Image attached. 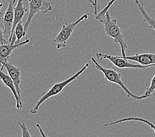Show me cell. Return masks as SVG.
Masks as SVG:
<instances>
[{
    "label": "cell",
    "instance_id": "6da1fadb",
    "mask_svg": "<svg viewBox=\"0 0 155 137\" xmlns=\"http://www.w3.org/2000/svg\"><path fill=\"white\" fill-rule=\"evenodd\" d=\"M88 67H89V64H88V63H87V64L84 65L83 67L79 70V71H77L71 77L68 78V79H65L64 81H61V82L58 83L56 84H54L48 90L42 94L41 98L39 99V100L37 102H36V105L34 106V107L31 109L30 113L32 114L37 113L38 109L40 108V107L41 106V105L44 102H45L49 98L54 97V96H58L60 93H61L62 91L65 89V87L67 86L68 85H69L70 83H71L72 82H73V81L78 79V78L82 75Z\"/></svg>",
    "mask_w": 155,
    "mask_h": 137
},
{
    "label": "cell",
    "instance_id": "7a4b0ae2",
    "mask_svg": "<svg viewBox=\"0 0 155 137\" xmlns=\"http://www.w3.org/2000/svg\"><path fill=\"white\" fill-rule=\"evenodd\" d=\"M102 23L104 24L105 33L114 39V42L120 44L122 54L121 57L125 58L127 56L126 51L128 49V45L125 41L117 20L116 18H112L109 12H108L106 14V18Z\"/></svg>",
    "mask_w": 155,
    "mask_h": 137
},
{
    "label": "cell",
    "instance_id": "3957f363",
    "mask_svg": "<svg viewBox=\"0 0 155 137\" xmlns=\"http://www.w3.org/2000/svg\"><path fill=\"white\" fill-rule=\"evenodd\" d=\"M91 61H93V64H94L96 68H97L98 71L102 72L104 75L106 80H107L110 83L116 84L122 88L126 94V96L127 98H131L133 99H135L136 100H141V99H144L145 98L143 97V96H137L134 94H133L132 92L128 89V88L125 86V84L124 83V82L121 80V74L117 73L116 70L111 69H107L102 67V65H100L97 61L95 60V58L91 57Z\"/></svg>",
    "mask_w": 155,
    "mask_h": 137
},
{
    "label": "cell",
    "instance_id": "277c9868",
    "mask_svg": "<svg viewBox=\"0 0 155 137\" xmlns=\"http://www.w3.org/2000/svg\"><path fill=\"white\" fill-rule=\"evenodd\" d=\"M88 17H89V14L85 13L73 23H65L62 25L61 31L54 39V42L56 44L57 49H61V48L66 47L68 40L71 38L73 32L75 31L77 25L82 21L88 19Z\"/></svg>",
    "mask_w": 155,
    "mask_h": 137
},
{
    "label": "cell",
    "instance_id": "5b68a950",
    "mask_svg": "<svg viewBox=\"0 0 155 137\" xmlns=\"http://www.w3.org/2000/svg\"><path fill=\"white\" fill-rule=\"evenodd\" d=\"M29 13L27 21L25 23V36L27 35L31 22L36 14L41 12L46 13L52 11L50 2L48 0H29Z\"/></svg>",
    "mask_w": 155,
    "mask_h": 137
},
{
    "label": "cell",
    "instance_id": "8992f818",
    "mask_svg": "<svg viewBox=\"0 0 155 137\" xmlns=\"http://www.w3.org/2000/svg\"><path fill=\"white\" fill-rule=\"evenodd\" d=\"M96 56L101 61L104 60H109L112 64L117 68L120 69H145L149 67H152L150 66H145L141 64H135L129 62L128 60H125L121 56H114V55L104 54L102 53H97Z\"/></svg>",
    "mask_w": 155,
    "mask_h": 137
},
{
    "label": "cell",
    "instance_id": "52a82bcc",
    "mask_svg": "<svg viewBox=\"0 0 155 137\" xmlns=\"http://www.w3.org/2000/svg\"><path fill=\"white\" fill-rule=\"evenodd\" d=\"M16 0H8V5L2 18L3 30V32L4 36H7L10 38L12 35V31L13 26L15 18V4Z\"/></svg>",
    "mask_w": 155,
    "mask_h": 137
},
{
    "label": "cell",
    "instance_id": "ba28073f",
    "mask_svg": "<svg viewBox=\"0 0 155 137\" xmlns=\"http://www.w3.org/2000/svg\"><path fill=\"white\" fill-rule=\"evenodd\" d=\"M29 43H30V40L26 39L25 41L21 42L19 43H9L6 44H1V46H0V61H1L2 71H3V69H4L5 64L8 62L13 51L15 50H16L17 48H19Z\"/></svg>",
    "mask_w": 155,
    "mask_h": 137
},
{
    "label": "cell",
    "instance_id": "9c48e42d",
    "mask_svg": "<svg viewBox=\"0 0 155 137\" xmlns=\"http://www.w3.org/2000/svg\"><path fill=\"white\" fill-rule=\"evenodd\" d=\"M4 68L6 69L8 75L13 80L14 84H15V85L16 88H17L18 94H19L21 101L22 102L21 92V88H20V84L21 83V69L19 67H18L14 65L13 64H12V63H9V62L6 63L4 65Z\"/></svg>",
    "mask_w": 155,
    "mask_h": 137
},
{
    "label": "cell",
    "instance_id": "30bf717a",
    "mask_svg": "<svg viewBox=\"0 0 155 137\" xmlns=\"http://www.w3.org/2000/svg\"><path fill=\"white\" fill-rule=\"evenodd\" d=\"M125 60H130L145 66L155 67V54L144 53L136 54L134 55L125 57Z\"/></svg>",
    "mask_w": 155,
    "mask_h": 137
},
{
    "label": "cell",
    "instance_id": "8fae6325",
    "mask_svg": "<svg viewBox=\"0 0 155 137\" xmlns=\"http://www.w3.org/2000/svg\"><path fill=\"white\" fill-rule=\"evenodd\" d=\"M0 78H1V80H2L3 84H4L5 86L8 87L11 90V91L12 92V93H13L14 97H15V101H16L17 109L19 111L21 110V109L23 108V102L21 101L19 94H18L16 86L14 84L13 80H12V78L9 77V75H6V74L3 73L2 70H1V71H0Z\"/></svg>",
    "mask_w": 155,
    "mask_h": 137
},
{
    "label": "cell",
    "instance_id": "7c38bea8",
    "mask_svg": "<svg viewBox=\"0 0 155 137\" xmlns=\"http://www.w3.org/2000/svg\"><path fill=\"white\" fill-rule=\"evenodd\" d=\"M27 9L26 8L24 5L23 0H17V5L15 6V18L13 22V26L12 31V35H11L10 38L9 39V43H12V39L14 36V31L15 29L16 26L18 23L23 21V18L25 16V13L27 12Z\"/></svg>",
    "mask_w": 155,
    "mask_h": 137
},
{
    "label": "cell",
    "instance_id": "4fadbf2b",
    "mask_svg": "<svg viewBox=\"0 0 155 137\" xmlns=\"http://www.w3.org/2000/svg\"><path fill=\"white\" fill-rule=\"evenodd\" d=\"M127 121H139V122H143V123H145L147 125H148L149 127L153 129L155 133V124L153 123L152 122H150L148 120L145 119H143V118L141 117H124L122 119H120L119 120H117L116 121L110 122L108 123L104 124V127H111V126L115 125L117 124H119L121 123H123V122H127Z\"/></svg>",
    "mask_w": 155,
    "mask_h": 137
},
{
    "label": "cell",
    "instance_id": "5bb4252c",
    "mask_svg": "<svg viewBox=\"0 0 155 137\" xmlns=\"http://www.w3.org/2000/svg\"><path fill=\"white\" fill-rule=\"evenodd\" d=\"M135 3L137 7L139 12L141 13L144 21L148 24L150 28L153 29L155 31V20L147 13L145 8V6H144L142 3L140 2L139 0H135Z\"/></svg>",
    "mask_w": 155,
    "mask_h": 137
},
{
    "label": "cell",
    "instance_id": "9a60e30c",
    "mask_svg": "<svg viewBox=\"0 0 155 137\" xmlns=\"http://www.w3.org/2000/svg\"><path fill=\"white\" fill-rule=\"evenodd\" d=\"M23 37H25V24H23V21H21L17 24L15 29L14 36L12 43L15 44L21 42V40Z\"/></svg>",
    "mask_w": 155,
    "mask_h": 137
},
{
    "label": "cell",
    "instance_id": "2e32d148",
    "mask_svg": "<svg viewBox=\"0 0 155 137\" xmlns=\"http://www.w3.org/2000/svg\"><path fill=\"white\" fill-rule=\"evenodd\" d=\"M117 0H110V1L108 3L105 7L103 9H102L101 11H100L97 15L95 16V18L98 21L101 22V23H103V21H104L105 18H106V14L108 12L109 9L112 6V5L115 3Z\"/></svg>",
    "mask_w": 155,
    "mask_h": 137
},
{
    "label": "cell",
    "instance_id": "e0dca14e",
    "mask_svg": "<svg viewBox=\"0 0 155 137\" xmlns=\"http://www.w3.org/2000/svg\"><path fill=\"white\" fill-rule=\"evenodd\" d=\"M154 91H155V75L153 77L152 80H151L150 86L147 88L145 92L143 94V97L145 98V99L150 98Z\"/></svg>",
    "mask_w": 155,
    "mask_h": 137
},
{
    "label": "cell",
    "instance_id": "ac0fdd59",
    "mask_svg": "<svg viewBox=\"0 0 155 137\" xmlns=\"http://www.w3.org/2000/svg\"><path fill=\"white\" fill-rule=\"evenodd\" d=\"M18 123H19L20 127L21 129L22 137H32L30 132H29L28 129L27 127V125H26L25 123H21V122H19Z\"/></svg>",
    "mask_w": 155,
    "mask_h": 137
},
{
    "label": "cell",
    "instance_id": "d6986e66",
    "mask_svg": "<svg viewBox=\"0 0 155 137\" xmlns=\"http://www.w3.org/2000/svg\"><path fill=\"white\" fill-rule=\"evenodd\" d=\"M36 127L38 128V131H39V132H40V135H41L42 137H48V136L46 135L45 133H44V131H43V129H42V128L41 127V126H40V124H38V123L36 124Z\"/></svg>",
    "mask_w": 155,
    "mask_h": 137
},
{
    "label": "cell",
    "instance_id": "ffe728a7",
    "mask_svg": "<svg viewBox=\"0 0 155 137\" xmlns=\"http://www.w3.org/2000/svg\"><path fill=\"white\" fill-rule=\"evenodd\" d=\"M94 7H93V8H94V15L96 16L98 14L97 9H98V0H94Z\"/></svg>",
    "mask_w": 155,
    "mask_h": 137
},
{
    "label": "cell",
    "instance_id": "44dd1931",
    "mask_svg": "<svg viewBox=\"0 0 155 137\" xmlns=\"http://www.w3.org/2000/svg\"><path fill=\"white\" fill-rule=\"evenodd\" d=\"M55 1H56V0H55ZM87 1L91 3L92 7H94V0H87Z\"/></svg>",
    "mask_w": 155,
    "mask_h": 137
},
{
    "label": "cell",
    "instance_id": "7402d4cb",
    "mask_svg": "<svg viewBox=\"0 0 155 137\" xmlns=\"http://www.w3.org/2000/svg\"><path fill=\"white\" fill-rule=\"evenodd\" d=\"M28 1H29V0H28Z\"/></svg>",
    "mask_w": 155,
    "mask_h": 137
}]
</instances>
